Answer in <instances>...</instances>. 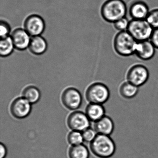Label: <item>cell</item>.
Here are the masks:
<instances>
[{
    "label": "cell",
    "instance_id": "cell-1",
    "mask_svg": "<svg viewBox=\"0 0 158 158\" xmlns=\"http://www.w3.org/2000/svg\"><path fill=\"white\" fill-rule=\"evenodd\" d=\"M127 9L123 0H107L101 8L102 17L106 22L114 23L125 17Z\"/></svg>",
    "mask_w": 158,
    "mask_h": 158
},
{
    "label": "cell",
    "instance_id": "cell-2",
    "mask_svg": "<svg viewBox=\"0 0 158 158\" xmlns=\"http://www.w3.org/2000/svg\"><path fill=\"white\" fill-rule=\"evenodd\" d=\"M90 149L92 153L99 158H109L114 154L116 146L109 135L98 134L90 142Z\"/></svg>",
    "mask_w": 158,
    "mask_h": 158
},
{
    "label": "cell",
    "instance_id": "cell-3",
    "mask_svg": "<svg viewBox=\"0 0 158 158\" xmlns=\"http://www.w3.org/2000/svg\"><path fill=\"white\" fill-rule=\"evenodd\" d=\"M137 42L127 31L119 32L114 40V48L118 55L128 57L135 54Z\"/></svg>",
    "mask_w": 158,
    "mask_h": 158
},
{
    "label": "cell",
    "instance_id": "cell-4",
    "mask_svg": "<svg viewBox=\"0 0 158 158\" xmlns=\"http://www.w3.org/2000/svg\"><path fill=\"white\" fill-rule=\"evenodd\" d=\"M153 29L146 19H132L127 31L137 42H140L150 40Z\"/></svg>",
    "mask_w": 158,
    "mask_h": 158
},
{
    "label": "cell",
    "instance_id": "cell-5",
    "mask_svg": "<svg viewBox=\"0 0 158 158\" xmlns=\"http://www.w3.org/2000/svg\"><path fill=\"white\" fill-rule=\"evenodd\" d=\"M85 96L87 100L90 103L102 104L109 100L110 91L104 84L95 83L88 88Z\"/></svg>",
    "mask_w": 158,
    "mask_h": 158
},
{
    "label": "cell",
    "instance_id": "cell-6",
    "mask_svg": "<svg viewBox=\"0 0 158 158\" xmlns=\"http://www.w3.org/2000/svg\"><path fill=\"white\" fill-rule=\"evenodd\" d=\"M149 73L148 68L140 64L131 66L127 73V81L136 86L143 85L148 80Z\"/></svg>",
    "mask_w": 158,
    "mask_h": 158
},
{
    "label": "cell",
    "instance_id": "cell-7",
    "mask_svg": "<svg viewBox=\"0 0 158 158\" xmlns=\"http://www.w3.org/2000/svg\"><path fill=\"white\" fill-rule=\"evenodd\" d=\"M23 25V28L31 37L41 35L46 29L44 19L37 14L28 15L25 20Z\"/></svg>",
    "mask_w": 158,
    "mask_h": 158
},
{
    "label": "cell",
    "instance_id": "cell-8",
    "mask_svg": "<svg viewBox=\"0 0 158 158\" xmlns=\"http://www.w3.org/2000/svg\"><path fill=\"white\" fill-rule=\"evenodd\" d=\"M67 124L68 127L73 131L83 132L89 128L90 126V122L86 114L76 111L69 115Z\"/></svg>",
    "mask_w": 158,
    "mask_h": 158
},
{
    "label": "cell",
    "instance_id": "cell-9",
    "mask_svg": "<svg viewBox=\"0 0 158 158\" xmlns=\"http://www.w3.org/2000/svg\"><path fill=\"white\" fill-rule=\"evenodd\" d=\"M61 101L64 107L70 110H75L81 106L82 97L81 93L76 89L70 87L63 92Z\"/></svg>",
    "mask_w": 158,
    "mask_h": 158
},
{
    "label": "cell",
    "instance_id": "cell-10",
    "mask_svg": "<svg viewBox=\"0 0 158 158\" xmlns=\"http://www.w3.org/2000/svg\"><path fill=\"white\" fill-rule=\"evenodd\" d=\"M31 104L23 97L15 99L11 104L10 112L17 119H23L27 117L31 111Z\"/></svg>",
    "mask_w": 158,
    "mask_h": 158
},
{
    "label": "cell",
    "instance_id": "cell-11",
    "mask_svg": "<svg viewBox=\"0 0 158 158\" xmlns=\"http://www.w3.org/2000/svg\"><path fill=\"white\" fill-rule=\"evenodd\" d=\"M11 37L15 49L24 51L29 48L32 37L24 28H16L11 33Z\"/></svg>",
    "mask_w": 158,
    "mask_h": 158
},
{
    "label": "cell",
    "instance_id": "cell-12",
    "mask_svg": "<svg viewBox=\"0 0 158 158\" xmlns=\"http://www.w3.org/2000/svg\"><path fill=\"white\" fill-rule=\"evenodd\" d=\"M128 11L130 17L135 20H145L150 12L147 3L142 0H135L131 2Z\"/></svg>",
    "mask_w": 158,
    "mask_h": 158
},
{
    "label": "cell",
    "instance_id": "cell-13",
    "mask_svg": "<svg viewBox=\"0 0 158 158\" xmlns=\"http://www.w3.org/2000/svg\"><path fill=\"white\" fill-rule=\"evenodd\" d=\"M154 45L150 40L138 42L136 47L135 54L142 60L147 61L153 58L155 53Z\"/></svg>",
    "mask_w": 158,
    "mask_h": 158
},
{
    "label": "cell",
    "instance_id": "cell-14",
    "mask_svg": "<svg viewBox=\"0 0 158 158\" xmlns=\"http://www.w3.org/2000/svg\"><path fill=\"white\" fill-rule=\"evenodd\" d=\"M114 125L112 119L104 115L99 120L95 122L94 129L97 134L109 135H111L114 130Z\"/></svg>",
    "mask_w": 158,
    "mask_h": 158
},
{
    "label": "cell",
    "instance_id": "cell-15",
    "mask_svg": "<svg viewBox=\"0 0 158 158\" xmlns=\"http://www.w3.org/2000/svg\"><path fill=\"white\" fill-rule=\"evenodd\" d=\"M48 48L47 40L42 36L40 35L32 37L28 49L33 54L40 55L47 51Z\"/></svg>",
    "mask_w": 158,
    "mask_h": 158
},
{
    "label": "cell",
    "instance_id": "cell-16",
    "mask_svg": "<svg viewBox=\"0 0 158 158\" xmlns=\"http://www.w3.org/2000/svg\"><path fill=\"white\" fill-rule=\"evenodd\" d=\"M105 110L102 104L90 103L86 109L85 114L89 120L96 122L105 115Z\"/></svg>",
    "mask_w": 158,
    "mask_h": 158
},
{
    "label": "cell",
    "instance_id": "cell-17",
    "mask_svg": "<svg viewBox=\"0 0 158 158\" xmlns=\"http://www.w3.org/2000/svg\"><path fill=\"white\" fill-rule=\"evenodd\" d=\"M139 87L128 81L123 82L119 88V92L122 97L126 99H131L137 95Z\"/></svg>",
    "mask_w": 158,
    "mask_h": 158
},
{
    "label": "cell",
    "instance_id": "cell-18",
    "mask_svg": "<svg viewBox=\"0 0 158 158\" xmlns=\"http://www.w3.org/2000/svg\"><path fill=\"white\" fill-rule=\"evenodd\" d=\"M15 49L14 44L10 35L1 38L0 42V55L2 57L10 56Z\"/></svg>",
    "mask_w": 158,
    "mask_h": 158
},
{
    "label": "cell",
    "instance_id": "cell-19",
    "mask_svg": "<svg viewBox=\"0 0 158 158\" xmlns=\"http://www.w3.org/2000/svg\"><path fill=\"white\" fill-rule=\"evenodd\" d=\"M69 158H89V152L87 148L83 144L73 146L68 152Z\"/></svg>",
    "mask_w": 158,
    "mask_h": 158
},
{
    "label": "cell",
    "instance_id": "cell-20",
    "mask_svg": "<svg viewBox=\"0 0 158 158\" xmlns=\"http://www.w3.org/2000/svg\"><path fill=\"white\" fill-rule=\"evenodd\" d=\"M23 98L29 102L31 104L38 102L40 98V93L38 89L34 86H29L23 91Z\"/></svg>",
    "mask_w": 158,
    "mask_h": 158
},
{
    "label": "cell",
    "instance_id": "cell-21",
    "mask_svg": "<svg viewBox=\"0 0 158 158\" xmlns=\"http://www.w3.org/2000/svg\"><path fill=\"white\" fill-rule=\"evenodd\" d=\"M67 140L72 146L80 145L84 141L82 134L79 131H73L69 133L67 136Z\"/></svg>",
    "mask_w": 158,
    "mask_h": 158
},
{
    "label": "cell",
    "instance_id": "cell-22",
    "mask_svg": "<svg viewBox=\"0 0 158 158\" xmlns=\"http://www.w3.org/2000/svg\"><path fill=\"white\" fill-rule=\"evenodd\" d=\"M146 20L153 29L158 28V9L150 11Z\"/></svg>",
    "mask_w": 158,
    "mask_h": 158
},
{
    "label": "cell",
    "instance_id": "cell-23",
    "mask_svg": "<svg viewBox=\"0 0 158 158\" xmlns=\"http://www.w3.org/2000/svg\"><path fill=\"white\" fill-rule=\"evenodd\" d=\"M11 27L8 22L5 20H1L0 24V36L1 38L10 35Z\"/></svg>",
    "mask_w": 158,
    "mask_h": 158
},
{
    "label": "cell",
    "instance_id": "cell-24",
    "mask_svg": "<svg viewBox=\"0 0 158 158\" xmlns=\"http://www.w3.org/2000/svg\"><path fill=\"white\" fill-rule=\"evenodd\" d=\"M129 23V21L124 17L114 23V26L115 29L119 32H123L127 31Z\"/></svg>",
    "mask_w": 158,
    "mask_h": 158
},
{
    "label": "cell",
    "instance_id": "cell-25",
    "mask_svg": "<svg viewBox=\"0 0 158 158\" xmlns=\"http://www.w3.org/2000/svg\"><path fill=\"white\" fill-rule=\"evenodd\" d=\"M82 134L84 140L88 142H91L98 135L94 129L90 128H87L83 131Z\"/></svg>",
    "mask_w": 158,
    "mask_h": 158
},
{
    "label": "cell",
    "instance_id": "cell-26",
    "mask_svg": "<svg viewBox=\"0 0 158 158\" xmlns=\"http://www.w3.org/2000/svg\"><path fill=\"white\" fill-rule=\"evenodd\" d=\"M150 40L155 48L158 49V28L153 29Z\"/></svg>",
    "mask_w": 158,
    "mask_h": 158
},
{
    "label": "cell",
    "instance_id": "cell-27",
    "mask_svg": "<svg viewBox=\"0 0 158 158\" xmlns=\"http://www.w3.org/2000/svg\"><path fill=\"white\" fill-rule=\"evenodd\" d=\"M0 158H5L7 155V150L5 145L1 143L0 145Z\"/></svg>",
    "mask_w": 158,
    "mask_h": 158
}]
</instances>
